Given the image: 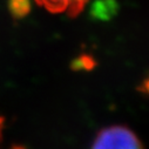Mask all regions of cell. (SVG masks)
Wrapping results in <instances>:
<instances>
[{
  "label": "cell",
  "instance_id": "1",
  "mask_svg": "<svg viewBox=\"0 0 149 149\" xmlns=\"http://www.w3.org/2000/svg\"><path fill=\"white\" fill-rule=\"evenodd\" d=\"M92 149H144L137 135L126 126H109L101 129Z\"/></svg>",
  "mask_w": 149,
  "mask_h": 149
},
{
  "label": "cell",
  "instance_id": "2",
  "mask_svg": "<svg viewBox=\"0 0 149 149\" xmlns=\"http://www.w3.org/2000/svg\"><path fill=\"white\" fill-rule=\"evenodd\" d=\"M35 1L52 13L67 12L70 17H75L84 10L87 0H35Z\"/></svg>",
  "mask_w": 149,
  "mask_h": 149
},
{
  "label": "cell",
  "instance_id": "3",
  "mask_svg": "<svg viewBox=\"0 0 149 149\" xmlns=\"http://www.w3.org/2000/svg\"><path fill=\"white\" fill-rule=\"evenodd\" d=\"M116 13V4L113 0H99L94 4L92 14L99 20H108Z\"/></svg>",
  "mask_w": 149,
  "mask_h": 149
},
{
  "label": "cell",
  "instance_id": "4",
  "mask_svg": "<svg viewBox=\"0 0 149 149\" xmlns=\"http://www.w3.org/2000/svg\"><path fill=\"white\" fill-rule=\"evenodd\" d=\"M8 11L14 19L26 17L31 11L29 0H8Z\"/></svg>",
  "mask_w": 149,
  "mask_h": 149
},
{
  "label": "cell",
  "instance_id": "5",
  "mask_svg": "<svg viewBox=\"0 0 149 149\" xmlns=\"http://www.w3.org/2000/svg\"><path fill=\"white\" fill-rule=\"evenodd\" d=\"M95 66L96 61L94 60V58L87 54H82L75 58L70 63V68L73 70H92L95 68Z\"/></svg>",
  "mask_w": 149,
  "mask_h": 149
},
{
  "label": "cell",
  "instance_id": "6",
  "mask_svg": "<svg viewBox=\"0 0 149 149\" xmlns=\"http://www.w3.org/2000/svg\"><path fill=\"white\" fill-rule=\"evenodd\" d=\"M139 91H140V92H143L144 94H147V92H148V79H144V80H143V84L140 85Z\"/></svg>",
  "mask_w": 149,
  "mask_h": 149
},
{
  "label": "cell",
  "instance_id": "7",
  "mask_svg": "<svg viewBox=\"0 0 149 149\" xmlns=\"http://www.w3.org/2000/svg\"><path fill=\"white\" fill-rule=\"evenodd\" d=\"M4 123H5V118L0 116V139H1V130L4 128Z\"/></svg>",
  "mask_w": 149,
  "mask_h": 149
},
{
  "label": "cell",
  "instance_id": "8",
  "mask_svg": "<svg viewBox=\"0 0 149 149\" xmlns=\"http://www.w3.org/2000/svg\"><path fill=\"white\" fill-rule=\"evenodd\" d=\"M10 149H27V148H25L24 146H20V144H13Z\"/></svg>",
  "mask_w": 149,
  "mask_h": 149
}]
</instances>
